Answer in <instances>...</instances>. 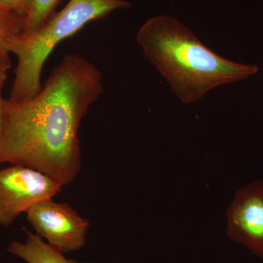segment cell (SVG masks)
<instances>
[{"instance_id": "cell-9", "label": "cell", "mask_w": 263, "mask_h": 263, "mask_svg": "<svg viewBox=\"0 0 263 263\" xmlns=\"http://www.w3.org/2000/svg\"><path fill=\"white\" fill-rule=\"evenodd\" d=\"M62 0H32L28 14L24 17L22 32L29 34L37 30L53 13Z\"/></svg>"}, {"instance_id": "cell-10", "label": "cell", "mask_w": 263, "mask_h": 263, "mask_svg": "<svg viewBox=\"0 0 263 263\" xmlns=\"http://www.w3.org/2000/svg\"><path fill=\"white\" fill-rule=\"evenodd\" d=\"M32 0H0V6L26 16L30 10Z\"/></svg>"}, {"instance_id": "cell-8", "label": "cell", "mask_w": 263, "mask_h": 263, "mask_svg": "<svg viewBox=\"0 0 263 263\" xmlns=\"http://www.w3.org/2000/svg\"><path fill=\"white\" fill-rule=\"evenodd\" d=\"M24 17L0 6V70L10 69V41L23 31Z\"/></svg>"}, {"instance_id": "cell-3", "label": "cell", "mask_w": 263, "mask_h": 263, "mask_svg": "<svg viewBox=\"0 0 263 263\" xmlns=\"http://www.w3.org/2000/svg\"><path fill=\"white\" fill-rule=\"evenodd\" d=\"M129 7L130 3L126 0H70L37 30L14 36L10 41L9 51L18 62L8 100L21 101L41 91L43 66L59 43L74 35L89 22Z\"/></svg>"}, {"instance_id": "cell-11", "label": "cell", "mask_w": 263, "mask_h": 263, "mask_svg": "<svg viewBox=\"0 0 263 263\" xmlns=\"http://www.w3.org/2000/svg\"><path fill=\"white\" fill-rule=\"evenodd\" d=\"M7 72L8 70H0V138H1L2 133H3V119H4V106L5 100L3 98V90L4 88V85L7 81Z\"/></svg>"}, {"instance_id": "cell-6", "label": "cell", "mask_w": 263, "mask_h": 263, "mask_svg": "<svg viewBox=\"0 0 263 263\" xmlns=\"http://www.w3.org/2000/svg\"><path fill=\"white\" fill-rule=\"evenodd\" d=\"M227 218L228 238L263 258V181L249 183L237 192Z\"/></svg>"}, {"instance_id": "cell-7", "label": "cell", "mask_w": 263, "mask_h": 263, "mask_svg": "<svg viewBox=\"0 0 263 263\" xmlns=\"http://www.w3.org/2000/svg\"><path fill=\"white\" fill-rule=\"evenodd\" d=\"M25 241L13 240L8 245V252L27 263H81L67 259L63 252L46 243L41 236L25 230Z\"/></svg>"}, {"instance_id": "cell-4", "label": "cell", "mask_w": 263, "mask_h": 263, "mask_svg": "<svg viewBox=\"0 0 263 263\" xmlns=\"http://www.w3.org/2000/svg\"><path fill=\"white\" fill-rule=\"evenodd\" d=\"M60 183L22 164L0 169V226H11L33 205L61 193Z\"/></svg>"}, {"instance_id": "cell-1", "label": "cell", "mask_w": 263, "mask_h": 263, "mask_svg": "<svg viewBox=\"0 0 263 263\" xmlns=\"http://www.w3.org/2000/svg\"><path fill=\"white\" fill-rule=\"evenodd\" d=\"M103 91L96 66L65 55L37 95L5 100L0 164L37 170L62 186L73 181L81 170V121Z\"/></svg>"}, {"instance_id": "cell-5", "label": "cell", "mask_w": 263, "mask_h": 263, "mask_svg": "<svg viewBox=\"0 0 263 263\" xmlns=\"http://www.w3.org/2000/svg\"><path fill=\"white\" fill-rule=\"evenodd\" d=\"M26 214L36 234L63 253L78 252L86 245L89 221L69 204L48 198L33 205Z\"/></svg>"}, {"instance_id": "cell-2", "label": "cell", "mask_w": 263, "mask_h": 263, "mask_svg": "<svg viewBox=\"0 0 263 263\" xmlns=\"http://www.w3.org/2000/svg\"><path fill=\"white\" fill-rule=\"evenodd\" d=\"M143 53L168 83L181 103L198 101L221 85L255 75V65L237 63L209 49L177 19L158 15L137 34Z\"/></svg>"}]
</instances>
